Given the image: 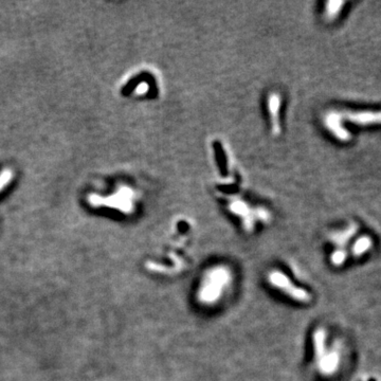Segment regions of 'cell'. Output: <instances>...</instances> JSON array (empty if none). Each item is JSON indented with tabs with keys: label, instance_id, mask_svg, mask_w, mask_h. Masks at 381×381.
I'll list each match as a JSON object with an SVG mask.
<instances>
[{
	"label": "cell",
	"instance_id": "obj_4",
	"mask_svg": "<svg viewBox=\"0 0 381 381\" xmlns=\"http://www.w3.org/2000/svg\"><path fill=\"white\" fill-rule=\"evenodd\" d=\"M344 2H341V1H332V2H328L327 4V13H328V16L331 17H334L336 16L338 13H339V11L341 10V6L343 5Z\"/></svg>",
	"mask_w": 381,
	"mask_h": 381
},
{
	"label": "cell",
	"instance_id": "obj_5",
	"mask_svg": "<svg viewBox=\"0 0 381 381\" xmlns=\"http://www.w3.org/2000/svg\"><path fill=\"white\" fill-rule=\"evenodd\" d=\"M370 246V239L368 237H362L358 240L356 247H355V251L357 252H362Z\"/></svg>",
	"mask_w": 381,
	"mask_h": 381
},
{
	"label": "cell",
	"instance_id": "obj_1",
	"mask_svg": "<svg viewBox=\"0 0 381 381\" xmlns=\"http://www.w3.org/2000/svg\"><path fill=\"white\" fill-rule=\"evenodd\" d=\"M269 280H270V283L274 285L275 287H279L284 292L291 296V298L293 299H296L298 301H307L309 299L308 294L305 291L293 287L291 283L289 282V279L286 278V276L281 272L271 273L269 276Z\"/></svg>",
	"mask_w": 381,
	"mask_h": 381
},
{
	"label": "cell",
	"instance_id": "obj_3",
	"mask_svg": "<svg viewBox=\"0 0 381 381\" xmlns=\"http://www.w3.org/2000/svg\"><path fill=\"white\" fill-rule=\"evenodd\" d=\"M327 125L330 127L332 131L335 133V135L339 138L340 140L343 141H348L351 139L350 133L342 127L340 121H339V116L331 114L327 117Z\"/></svg>",
	"mask_w": 381,
	"mask_h": 381
},
{
	"label": "cell",
	"instance_id": "obj_2",
	"mask_svg": "<svg viewBox=\"0 0 381 381\" xmlns=\"http://www.w3.org/2000/svg\"><path fill=\"white\" fill-rule=\"evenodd\" d=\"M351 122L359 125H371V124H381V111L378 112H349L346 115Z\"/></svg>",
	"mask_w": 381,
	"mask_h": 381
}]
</instances>
